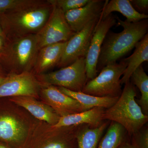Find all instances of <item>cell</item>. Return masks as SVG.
Instances as JSON below:
<instances>
[{
  "label": "cell",
  "mask_w": 148,
  "mask_h": 148,
  "mask_svg": "<svg viewBox=\"0 0 148 148\" xmlns=\"http://www.w3.org/2000/svg\"><path fill=\"white\" fill-rule=\"evenodd\" d=\"M11 101L23 107L38 119L44 121L52 126L58 122L60 116L51 107L37 101L34 97L20 96L12 97Z\"/></svg>",
  "instance_id": "obj_14"
},
{
  "label": "cell",
  "mask_w": 148,
  "mask_h": 148,
  "mask_svg": "<svg viewBox=\"0 0 148 148\" xmlns=\"http://www.w3.org/2000/svg\"><path fill=\"white\" fill-rule=\"evenodd\" d=\"M114 12L121 13L126 17L125 21L130 23H135L148 18L147 14L138 12L132 6L130 0H112L110 1H106L101 18H106Z\"/></svg>",
  "instance_id": "obj_18"
},
{
  "label": "cell",
  "mask_w": 148,
  "mask_h": 148,
  "mask_svg": "<svg viewBox=\"0 0 148 148\" xmlns=\"http://www.w3.org/2000/svg\"><path fill=\"white\" fill-rule=\"evenodd\" d=\"M0 148H12L10 147L7 145L5 144H3V143H1L0 142Z\"/></svg>",
  "instance_id": "obj_30"
},
{
  "label": "cell",
  "mask_w": 148,
  "mask_h": 148,
  "mask_svg": "<svg viewBox=\"0 0 148 148\" xmlns=\"http://www.w3.org/2000/svg\"><path fill=\"white\" fill-rule=\"evenodd\" d=\"M130 78L132 84L137 86L141 92V98L138 100V104L144 114L148 115V76L143 69V65L133 72Z\"/></svg>",
  "instance_id": "obj_23"
},
{
  "label": "cell",
  "mask_w": 148,
  "mask_h": 148,
  "mask_svg": "<svg viewBox=\"0 0 148 148\" xmlns=\"http://www.w3.org/2000/svg\"><path fill=\"white\" fill-rule=\"evenodd\" d=\"M52 10L47 1L34 0L27 5L0 13V24L6 39L36 34L45 25Z\"/></svg>",
  "instance_id": "obj_1"
},
{
  "label": "cell",
  "mask_w": 148,
  "mask_h": 148,
  "mask_svg": "<svg viewBox=\"0 0 148 148\" xmlns=\"http://www.w3.org/2000/svg\"><path fill=\"white\" fill-rule=\"evenodd\" d=\"M90 0H47L51 5H55L64 12L80 8Z\"/></svg>",
  "instance_id": "obj_24"
},
{
  "label": "cell",
  "mask_w": 148,
  "mask_h": 148,
  "mask_svg": "<svg viewBox=\"0 0 148 148\" xmlns=\"http://www.w3.org/2000/svg\"><path fill=\"white\" fill-rule=\"evenodd\" d=\"M130 1L133 8L138 10L139 13L146 14L145 12H147L148 0H130Z\"/></svg>",
  "instance_id": "obj_27"
},
{
  "label": "cell",
  "mask_w": 148,
  "mask_h": 148,
  "mask_svg": "<svg viewBox=\"0 0 148 148\" xmlns=\"http://www.w3.org/2000/svg\"><path fill=\"white\" fill-rule=\"evenodd\" d=\"M126 132L120 124L112 121L97 148H118L124 142Z\"/></svg>",
  "instance_id": "obj_22"
},
{
  "label": "cell",
  "mask_w": 148,
  "mask_h": 148,
  "mask_svg": "<svg viewBox=\"0 0 148 148\" xmlns=\"http://www.w3.org/2000/svg\"><path fill=\"white\" fill-rule=\"evenodd\" d=\"M100 17L90 21L82 30L66 42L61 60L57 66L64 68L77 59L85 58L95 27Z\"/></svg>",
  "instance_id": "obj_8"
},
{
  "label": "cell",
  "mask_w": 148,
  "mask_h": 148,
  "mask_svg": "<svg viewBox=\"0 0 148 148\" xmlns=\"http://www.w3.org/2000/svg\"><path fill=\"white\" fill-rule=\"evenodd\" d=\"M34 0H0V13L31 3Z\"/></svg>",
  "instance_id": "obj_25"
},
{
  "label": "cell",
  "mask_w": 148,
  "mask_h": 148,
  "mask_svg": "<svg viewBox=\"0 0 148 148\" xmlns=\"http://www.w3.org/2000/svg\"><path fill=\"white\" fill-rule=\"evenodd\" d=\"M38 78L46 85L82 92L87 82L85 58H79L71 65L55 71L38 75Z\"/></svg>",
  "instance_id": "obj_6"
},
{
  "label": "cell",
  "mask_w": 148,
  "mask_h": 148,
  "mask_svg": "<svg viewBox=\"0 0 148 148\" xmlns=\"http://www.w3.org/2000/svg\"><path fill=\"white\" fill-rule=\"evenodd\" d=\"M42 97L60 117L89 110L60 91L57 86L46 85L41 89Z\"/></svg>",
  "instance_id": "obj_11"
},
{
  "label": "cell",
  "mask_w": 148,
  "mask_h": 148,
  "mask_svg": "<svg viewBox=\"0 0 148 148\" xmlns=\"http://www.w3.org/2000/svg\"><path fill=\"white\" fill-rule=\"evenodd\" d=\"M108 125V123L103 122L96 127L87 124L79 125L76 134L77 148H97Z\"/></svg>",
  "instance_id": "obj_20"
},
{
  "label": "cell",
  "mask_w": 148,
  "mask_h": 148,
  "mask_svg": "<svg viewBox=\"0 0 148 148\" xmlns=\"http://www.w3.org/2000/svg\"><path fill=\"white\" fill-rule=\"evenodd\" d=\"M118 148H137L133 144H130L129 143H124L123 142L122 144L119 146Z\"/></svg>",
  "instance_id": "obj_29"
},
{
  "label": "cell",
  "mask_w": 148,
  "mask_h": 148,
  "mask_svg": "<svg viewBox=\"0 0 148 148\" xmlns=\"http://www.w3.org/2000/svg\"><path fill=\"white\" fill-rule=\"evenodd\" d=\"M0 36H1L5 38L4 34H3V32L2 29L1 27V24H0Z\"/></svg>",
  "instance_id": "obj_32"
},
{
  "label": "cell",
  "mask_w": 148,
  "mask_h": 148,
  "mask_svg": "<svg viewBox=\"0 0 148 148\" xmlns=\"http://www.w3.org/2000/svg\"><path fill=\"white\" fill-rule=\"evenodd\" d=\"M78 126L58 128V133L53 138L36 143L29 148H77L76 134Z\"/></svg>",
  "instance_id": "obj_17"
},
{
  "label": "cell",
  "mask_w": 148,
  "mask_h": 148,
  "mask_svg": "<svg viewBox=\"0 0 148 148\" xmlns=\"http://www.w3.org/2000/svg\"><path fill=\"white\" fill-rule=\"evenodd\" d=\"M39 50L36 34L7 40L0 53V61L12 73L31 72Z\"/></svg>",
  "instance_id": "obj_4"
},
{
  "label": "cell",
  "mask_w": 148,
  "mask_h": 148,
  "mask_svg": "<svg viewBox=\"0 0 148 148\" xmlns=\"http://www.w3.org/2000/svg\"><path fill=\"white\" fill-rule=\"evenodd\" d=\"M40 83L31 72L12 73L0 84V98L27 96L36 98Z\"/></svg>",
  "instance_id": "obj_10"
},
{
  "label": "cell",
  "mask_w": 148,
  "mask_h": 148,
  "mask_svg": "<svg viewBox=\"0 0 148 148\" xmlns=\"http://www.w3.org/2000/svg\"><path fill=\"white\" fill-rule=\"evenodd\" d=\"M62 92L75 100L88 109L94 108L108 109L113 106L119 97H98L82 92L72 91L63 87H58Z\"/></svg>",
  "instance_id": "obj_21"
},
{
  "label": "cell",
  "mask_w": 148,
  "mask_h": 148,
  "mask_svg": "<svg viewBox=\"0 0 148 148\" xmlns=\"http://www.w3.org/2000/svg\"><path fill=\"white\" fill-rule=\"evenodd\" d=\"M132 55L124 59L127 67L121 79V84H125L130 80V77L138 67L144 62L148 61V33L136 44Z\"/></svg>",
  "instance_id": "obj_19"
},
{
  "label": "cell",
  "mask_w": 148,
  "mask_h": 148,
  "mask_svg": "<svg viewBox=\"0 0 148 148\" xmlns=\"http://www.w3.org/2000/svg\"><path fill=\"white\" fill-rule=\"evenodd\" d=\"M116 24V19L112 14L103 19L100 16L85 57L87 80L92 79L98 75L97 64L102 45L110 29Z\"/></svg>",
  "instance_id": "obj_9"
},
{
  "label": "cell",
  "mask_w": 148,
  "mask_h": 148,
  "mask_svg": "<svg viewBox=\"0 0 148 148\" xmlns=\"http://www.w3.org/2000/svg\"><path fill=\"white\" fill-rule=\"evenodd\" d=\"M135 86L130 80L125 84L116 103L105 110L103 119L114 122L121 125L129 135H134L147 123L148 116L143 112L136 102Z\"/></svg>",
  "instance_id": "obj_3"
},
{
  "label": "cell",
  "mask_w": 148,
  "mask_h": 148,
  "mask_svg": "<svg viewBox=\"0 0 148 148\" xmlns=\"http://www.w3.org/2000/svg\"><path fill=\"white\" fill-rule=\"evenodd\" d=\"M66 42L53 44L40 49L33 68L35 72L38 75H41L57 66L62 57Z\"/></svg>",
  "instance_id": "obj_16"
},
{
  "label": "cell",
  "mask_w": 148,
  "mask_h": 148,
  "mask_svg": "<svg viewBox=\"0 0 148 148\" xmlns=\"http://www.w3.org/2000/svg\"><path fill=\"white\" fill-rule=\"evenodd\" d=\"M116 19L118 24L121 26L123 30L120 33H108L98 58V72L108 64L116 62L135 48L136 44L147 34V19L135 23L122 21L118 16Z\"/></svg>",
  "instance_id": "obj_2"
},
{
  "label": "cell",
  "mask_w": 148,
  "mask_h": 148,
  "mask_svg": "<svg viewBox=\"0 0 148 148\" xmlns=\"http://www.w3.org/2000/svg\"><path fill=\"white\" fill-rule=\"evenodd\" d=\"M133 136V143L137 148H148V127H143Z\"/></svg>",
  "instance_id": "obj_26"
},
{
  "label": "cell",
  "mask_w": 148,
  "mask_h": 148,
  "mask_svg": "<svg viewBox=\"0 0 148 148\" xmlns=\"http://www.w3.org/2000/svg\"><path fill=\"white\" fill-rule=\"evenodd\" d=\"M51 5L52 10L49 18L36 34L40 49L50 45L66 42L76 34L67 23L64 12L56 6Z\"/></svg>",
  "instance_id": "obj_7"
},
{
  "label": "cell",
  "mask_w": 148,
  "mask_h": 148,
  "mask_svg": "<svg viewBox=\"0 0 148 148\" xmlns=\"http://www.w3.org/2000/svg\"><path fill=\"white\" fill-rule=\"evenodd\" d=\"M6 78V77L3 76L2 75H0V84H1L5 80Z\"/></svg>",
  "instance_id": "obj_31"
},
{
  "label": "cell",
  "mask_w": 148,
  "mask_h": 148,
  "mask_svg": "<svg viewBox=\"0 0 148 148\" xmlns=\"http://www.w3.org/2000/svg\"><path fill=\"white\" fill-rule=\"evenodd\" d=\"M106 1L90 0L82 7L64 12L70 28L75 33L82 30L90 21L101 16Z\"/></svg>",
  "instance_id": "obj_12"
},
{
  "label": "cell",
  "mask_w": 148,
  "mask_h": 148,
  "mask_svg": "<svg viewBox=\"0 0 148 148\" xmlns=\"http://www.w3.org/2000/svg\"><path fill=\"white\" fill-rule=\"evenodd\" d=\"M126 67L124 59L119 63L108 64L94 78L86 82L82 92L98 97H119L122 91L121 77Z\"/></svg>",
  "instance_id": "obj_5"
},
{
  "label": "cell",
  "mask_w": 148,
  "mask_h": 148,
  "mask_svg": "<svg viewBox=\"0 0 148 148\" xmlns=\"http://www.w3.org/2000/svg\"><path fill=\"white\" fill-rule=\"evenodd\" d=\"M105 109L94 108L77 113L60 117L58 122L52 126L53 128L78 126L87 124L92 127H99L103 123Z\"/></svg>",
  "instance_id": "obj_15"
},
{
  "label": "cell",
  "mask_w": 148,
  "mask_h": 148,
  "mask_svg": "<svg viewBox=\"0 0 148 148\" xmlns=\"http://www.w3.org/2000/svg\"><path fill=\"white\" fill-rule=\"evenodd\" d=\"M6 41L5 38L0 36V53L3 50L5 46Z\"/></svg>",
  "instance_id": "obj_28"
},
{
  "label": "cell",
  "mask_w": 148,
  "mask_h": 148,
  "mask_svg": "<svg viewBox=\"0 0 148 148\" xmlns=\"http://www.w3.org/2000/svg\"><path fill=\"white\" fill-rule=\"evenodd\" d=\"M26 129L15 117L0 115V141L12 148H24Z\"/></svg>",
  "instance_id": "obj_13"
}]
</instances>
